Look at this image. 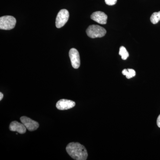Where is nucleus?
Here are the masks:
<instances>
[{"label":"nucleus","instance_id":"0eeeda50","mask_svg":"<svg viewBox=\"0 0 160 160\" xmlns=\"http://www.w3.org/2000/svg\"><path fill=\"white\" fill-rule=\"evenodd\" d=\"M76 103L73 101L66 99H62L58 101L56 107L59 110H67L71 109L75 106Z\"/></svg>","mask_w":160,"mask_h":160},{"label":"nucleus","instance_id":"9d476101","mask_svg":"<svg viewBox=\"0 0 160 160\" xmlns=\"http://www.w3.org/2000/svg\"><path fill=\"white\" fill-rule=\"evenodd\" d=\"M122 73L124 75L126 76V78L128 79L131 78L136 75V72L132 69H124Z\"/></svg>","mask_w":160,"mask_h":160},{"label":"nucleus","instance_id":"4468645a","mask_svg":"<svg viewBox=\"0 0 160 160\" xmlns=\"http://www.w3.org/2000/svg\"><path fill=\"white\" fill-rule=\"evenodd\" d=\"M157 123L158 126L160 128V114L158 118Z\"/></svg>","mask_w":160,"mask_h":160},{"label":"nucleus","instance_id":"423d86ee","mask_svg":"<svg viewBox=\"0 0 160 160\" xmlns=\"http://www.w3.org/2000/svg\"><path fill=\"white\" fill-rule=\"evenodd\" d=\"M20 120L23 125L26 126V129L30 131L36 130L39 126L38 122L33 121L27 117H22L20 118Z\"/></svg>","mask_w":160,"mask_h":160},{"label":"nucleus","instance_id":"2eb2a0df","mask_svg":"<svg viewBox=\"0 0 160 160\" xmlns=\"http://www.w3.org/2000/svg\"><path fill=\"white\" fill-rule=\"evenodd\" d=\"M3 98V93H2V92H0V100H2V99Z\"/></svg>","mask_w":160,"mask_h":160},{"label":"nucleus","instance_id":"f257e3e1","mask_svg":"<svg viewBox=\"0 0 160 160\" xmlns=\"http://www.w3.org/2000/svg\"><path fill=\"white\" fill-rule=\"evenodd\" d=\"M66 150L67 153L74 160H86L88 157V152L86 148L79 143H69Z\"/></svg>","mask_w":160,"mask_h":160},{"label":"nucleus","instance_id":"6e6552de","mask_svg":"<svg viewBox=\"0 0 160 160\" xmlns=\"http://www.w3.org/2000/svg\"><path fill=\"white\" fill-rule=\"evenodd\" d=\"M107 15L101 11L95 12L91 15L92 19L102 25H105L107 23Z\"/></svg>","mask_w":160,"mask_h":160},{"label":"nucleus","instance_id":"ddd939ff","mask_svg":"<svg viewBox=\"0 0 160 160\" xmlns=\"http://www.w3.org/2000/svg\"><path fill=\"white\" fill-rule=\"evenodd\" d=\"M117 2V0H105V2L109 6H113L115 5Z\"/></svg>","mask_w":160,"mask_h":160},{"label":"nucleus","instance_id":"39448f33","mask_svg":"<svg viewBox=\"0 0 160 160\" xmlns=\"http://www.w3.org/2000/svg\"><path fill=\"white\" fill-rule=\"evenodd\" d=\"M72 66L74 69H77L80 66V58L78 51L74 48L70 49L69 52Z\"/></svg>","mask_w":160,"mask_h":160},{"label":"nucleus","instance_id":"20e7f679","mask_svg":"<svg viewBox=\"0 0 160 160\" xmlns=\"http://www.w3.org/2000/svg\"><path fill=\"white\" fill-rule=\"evenodd\" d=\"M69 12L66 9L60 10L58 13L56 20V26L57 28H61L66 24L69 20Z\"/></svg>","mask_w":160,"mask_h":160},{"label":"nucleus","instance_id":"f8f14e48","mask_svg":"<svg viewBox=\"0 0 160 160\" xmlns=\"http://www.w3.org/2000/svg\"><path fill=\"white\" fill-rule=\"evenodd\" d=\"M119 55L122 56L123 60H126L129 56V53L127 51L126 48L124 46H121L119 49Z\"/></svg>","mask_w":160,"mask_h":160},{"label":"nucleus","instance_id":"7ed1b4c3","mask_svg":"<svg viewBox=\"0 0 160 160\" xmlns=\"http://www.w3.org/2000/svg\"><path fill=\"white\" fill-rule=\"evenodd\" d=\"M16 24V20L11 16H4L0 18V29L10 30L13 29Z\"/></svg>","mask_w":160,"mask_h":160},{"label":"nucleus","instance_id":"1a4fd4ad","mask_svg":"<svg viewBox=\"0 0 160 160\" xmlns=\"http://www.w3.org/2000/svg\"><path fill=\"white\" fill-rule=\"evenodd\" d=\"M9 129L10 131H16L20 134H24L26 131V128L22 123L17 121L12 122L9 125Z\"/></svg>","mask_w":160,"mask_h":160},{"label":"nucleus","instance_id":"9b49d317","mask_svg":"<svg viewBox=\"0 0 160 160\" xmlns=\"http://www.w3.org/2000/svg\"><path fill=\"white\" fill-rule=\"evenodd\" d=\"M160 21V11L155 12L150 17V21L153 24H157Z\"/></svg>","mask_w":160,"mask_h":160},{"label":"nucleus","instance_id":"f03ea898","mask_svg":"<svg viewBox=\"0 0 160 160\" xmlns=\"http://www.w3.org/2000/svg\"><path fill=\"white\" fill-rule=\"evenodd\" d=\"M106 33V29L98 25H91L86 30L87 35L92 38L103 37Z\"/></svg>","mask_w":160,"mask_h":160}]
</instances>
